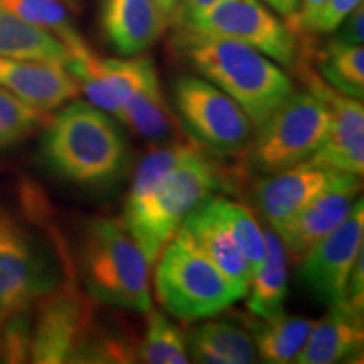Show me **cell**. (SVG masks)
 <instances>
[{"mask_svg":"<svg viewBox=\"0 0 364 364\" xmlns=\"http://www.w3.org/2000/svg\"><path fill=\"white\" fill-rule=\"evenodd\" d=\"M147 329L139 344V361L149 364L189 363L186 336L166 314L150 309Z\"/></svg>","mask_w":364,"mask_h":364,"instance_id":"obj_28","label":"cell"},{"mask_svg":"<svg viewBox=\"0 0 364 364\" xmlns=\"http://www.w3.org/2000/svg\"><path fill=\"white\" fill-rule=\"evenodd\" d=\"M343 174L348 172L326 169L306 161L285 171L263 176L255 186V203L268 225L277 231Z\"/></svg>","mask_w":364,"mask_h":364,"instance_id":"obj_15","label":"cell"},{"mask_svg":"<svg viewBox=\"0 0 364 364\" xmlns=\"http://www.w3.org/2000/svg\"><path fill=\"white\" fill-rule=\"evenodd\" d=\"M252 316V314H250ZM247 326L252 334L258 358L270 364L295 363L311 334L314 321L285 312L273 317L248 318Z\"/></svg>","mask_w":364,"mask_h":364,"instance_id":"obj_24","label":"cell"},{"mask_svg":"<svg viewBox=\"0 0 364 364\" xmlns=\"http://www.w3.org/2000/svg\"><path fill=\"white\" fill-rule=\"evenodd\" d=\"M364 241L363 198H358L346 220L309 250L299 263L302 285L318 302L332 306L346 297L349 275Z\"/></svg>","mask_w":364,"mask_h":364,"instance_id":"obj_12","label":"cell"},{"mask_svg":"<svg viewBox=\"0 0 364 364\" xmlns=\"http://www.w3.org/2000/svg\"><path fill=\"white\" fill-rule=\"evenodd\" d=\"M63 270L71 272V263H58L29 228L0 209V324L33 311L61 285Z\"/></svg>","mask_w":364,"mask_h":364,"instance_id":"obj_7","label":"cell"},{"mask_svg":"<svg viewBox=\"0 0 364 364\" xmlns=\"http://www.w3.org/2000/svg\"><path fill=\"white\" fill-rule=\"evenodd\" d=\"M0 9L21 17L31 24L49 31L70 48L71 54H78L90 48L73 24L66 4L63 0H0Z\"/></svg>","mask_w":364,"mask_h":364,"instance_id":"obj_27","label":"cell"},{"mask_svg":"<svg viewBox=\"0 0 364 364\" xmlns=\"http://www.w3.org/2000/svg\"><path fill=\"white\" fill-rule=\"evenodd\" d=\"M63 2H65L66 6H70L71 9H75V0H63Z\"/></svg>","mask_w":364,"mask_h":364,"instance_id":"obj_38","label":"cell"},{"mask_svg":"<svg viewBox=\"0 0 364 364\" xmlns=\"http://www.w3.org/2000/svg\"><path fill=\"white\" fill-rule=\"evenodd\" d=\"M31 344H33V314H31V311L14 314L2 326V334H0V361H31Z\"/></svg>","mask_w":364,"mask_h":364,"instance_id":"obj_31","label":"cell"},{"mask_svg":"<svg viewBox=\"0 0 364 364\" xmlns=\"http://www.w3.org/2000/svg\"><path fill=\"white\" fill-rule=\"evenodd\" d=\"M66 68L88 103L113 117L157 75L152 59L142 54L125 59L100 58L90 48L73 54Z\"/></svg>","mask_w":364,"mask_h":364,"instance_id":"obj_13","label":"cell"},{"mask_svg":"<svg viewBox=\"0 0 364 364\" xmlns=\"http://www.w3.org/2000/svg\"><path fill=\"white\" fill-rule=\"evenodd\" d=\"M189 361L203 364L257 363V348L245 327L233 321H208L196 326L186 336Z\"/></svg>","mask_w":364,"mask_h":364,"instance_id":"obj_20","label":"cell"},{"mask_svg":"<svg viewBox=\"0 0 364 364\" xmlns=\"http://www.w3.org/2000/svg\"><path fill=\"white\" fill-rule=\"evenodd\" d=\"M156 2L159 4V7L171 17V21L174 19L177 9L181 6V0H156Z\"/></svg>","mask_w":364,"mask_h":364,"instance_id":"obj_37","label":"cell"},{"mask_svg":"<svg viewBox=\"0 0 364 364\" xmlns=\"http://www.w3.org/2000/svg\"><path fill=\"white\" fill-rule=\"evenodd\" d=\"M331 127V112L309 91H295L257 127L247 145L248 164L260 174H273L306 162L324 142Z\"/></svg>","mask_w":364,"mask_h":364,"instance_id":"obj_6","label":"cell"},{"mask_svg":"<svg viewBox=\"0 0 364 364\" xmlns=\"http://www.w3.org/2000/svg\"><path fill=\"white\" fill-rule=\"evenodd\" d=\"M201 152L204 150L194 140H191V142H171L166 147L147 154L135 169L124 206V215L135 211L177 166Z\"/></svg>","mask_w":364,"mask_h":364,"instance_id":"obj_26","label":"cell"},{"mask_svg":"<svg viewBox=\"0 0 364 364\" xmlns=\"http://www.w3.org/2000/svg\"><path fill=\"white\" fill-rule=\"evenodd\" d=\"M174 44L201 78L243 108L255 129L294 93L292 80L273 59L238 41L177 27Z\"/></svg>","mask_w":364,"mask_h":364,"instance_id":"obj_2","label":"cell"},{"mask_svg":"<svg viewBox=\"0 0 364 364\" xmlns=\"http://www.w3.org/2000/svg\"><path fill=\"white\" fill-rule=\"evenodd\" d=\"M363 344V312L341 300L329 306V311L321 321L314 322L311 334L295 363L334 364L349 361V358L361 354Z\"/></svg>","mask_w":364,"mask_h":364,"instance_id":"obj_18","label":"cell"},{"mask_svg":"<svg viewBox=\"0 0 364 364\" xmlns=\"http://www.w3.org/2000/svg\"><path fill=\"white\" fill-rule=\"evenodd\" d=\"M179 233L184 235L199 252L206 255L226 277L248 289L252 267L241 253L225 221L221 220L213 199L194 209L182 221Z\"/></svg>","mask_w":364,"mask_h":364,"instance_id":"obj_19","label":"cell"},{"mask_svg":"<svg viewBox=\"0 0 364 364\" xmlns=\"http://www.w3.org/2000/svg\"><path fill=\"white\" fill-rule=\"evenodd\" d=\"M149 262L120 221L93 218L80 245L86 294L105 306L147 314L152 309Z\"/></svg>","mask_w":364,"mask_h":364,"instance_id":"obj_3","label":"cell"},{"mask_svg":"<svg viewBox=\"0 0 364 364\" xmlns=\"http://www.w3.org/2000/svg\"><path fill=\"white\" fill-rule=\"evenodd\" d=\"M95 321L93 299L76 287L71 275L66 277L58 289L36 304L31 361L73 363Z\"/></svg>","mask_w":364,"mask_h":364,"instance_id":"obj_10","label":"cell"},{"mask_svg":"<svg viewBox=\"0 0 364 364\" xmlns=\"http://www.w3.org/2000/svg\"><path fill=\"white\" fill-rule=\"evenodd\" d=\"M265 258L252 273L247 294V309L255 317H273L285 312L284 304L289 295V257L280 236L265 231Z\"/></svg>","mask_w":364,"mask_h":364,"instance_id":"obj_21","label":"cell"},{"mask_svg":"<svg viewBox=\"0 0 364 364\" xmlns=\"http://www.w3.org/2000/svg\"><path fill=\"white\" fill-rule=\"evenodd\" d=\"M41 150L51 171L83 188L117 184L130 159L125 132L110 113L76 98L49 117Z\"/></svg>","mask_w":364,"mask_h":364,"instance_id":"obj_1","label":"cell"},{"mask_svg":"<svg viewBox=\"0 0 364 364\" xmlns=\"http://www.w3.org/2000/svg\"><path fill=\"white\" fill-rule=\"evenodd\" d=\"M2 326H4V324H0V334H2Z\"/></svg>","mask_w":364,"mask_h":364,"instance_id":"obj_39","label":"cell"},{"mask_svg":"<svg viewBox=\"0 0 364 364\" xmlns=\"http://www.w3.org/2000/svg\"><path fill=\"white\" fill-rule=\"evenodd\" d=\"M100 24L120 56H139L161 39L171 17L156 0H102Z\"/></svg>","mask_w":364,"mask_h":364,"instance_id":"obj_17","label":"cell"},{"mask_svg":"<svg viewBox=\"0 0 364 364\" xmlns=\"http://www.w3.org/2000/svg\"><path fill=\"white\" fill-rule=\"evenodd\" d=\"M156 262L157 300L181 321L211 318L247 295L179 231Z\"/></svg>","mask_w":364,"mask_h":364,"instance_id":"obj_5","label":"cell"},{"mask_svg":"<svg viewBox=\"0 0 364 364\" xmlns=\"http://www.w3.org/2000/svg\"><path fill=\"white\" fill-rule=\"evenodd\" d=\"M48 120V112L38 110L0 88V150L22 144Z\"/></svg>","mask_w":364,"mask_h":364,"instance_id":"obj_30","label":"cell"},{"mask_svg":"<svg viewBox=\"0 0 364 364\" xmlns=\"http://www.w3.org/2000/svg\"><path fill=\"white\" fill-rule=\"evenodd\" d=\"M363 24H364V7L363 4L346 17L343 24L334 31V38L346 44H363Z\"/></svg>","mask_w":364,"mask_h":364,"instance_id":"obj_34","label":"cell"},{"mask_svg":"<svg viewBox=\"0 0 364 364\" xmlns=\"http://www.w3.org/2000/svg\"><path fill=\"white\" fill-rule=\"evenodd\" d=\"M172 107L191 139L209 152H243L253 136L255 127L243 108L201 76L176 80Z\"/></svg>","mask_w":364,"mask_h":364,"instance_id":"obj_8","label":"cell"},{"mask_svg":"<svg viewBox=\"0 0 364 364\" xmlns=\"http://www.w3.org/2000/svg\"><path fill=\"white\" fill-rule=\"evenodd\" d=\"M0 88L43 112L78 98L80 86L66 66L0 56Z\"/></svg>","mask_w":364,"mask_h":364,"instance_id":"obj_16","label":"cell"},{"mask_svg":"<svg viewBox=\"0 0 364 364\" xmlns=\"http://www.w3.org/2000/svg\"><path fill=\"white\" fill-rule=\"evenodd\" d=\"M273 12L280 14L284 19H290L299 9V0H262Z\"/></svg>","mask_w":364,"mask_h":364,"instance_id":"obj_36","label":"cell"},{"mask_svg":"<svg viewBox=\"0 0 364 364\" xmlns=\"http://www.w3.org/2000/svg\"><path fill=\"white\" fill-rule=\"evenodd\" d=\"M0 56L68 66L73 54L49 31L0 9Z\"/></svg>","mask_w":364,"mask_h":364,"instance_id":"obj_23","label":"cell"},{"mask_svg":"<svg viewBox=\"0 0 364 364\" xmlns=\"http://www.w3.org/2000/svg\"><path fill=\"white\" fill-rule=\"evenodd\" d=\"M294 66H297L299 76L306 81L309 93L321 98L331 112L329 132L307 162L361 177L364 172L363 100L348 97L327 85L302 53H297Z\"/></svg>","mask_w":364,"mask_h":364,"instance_id":"obj_11","label":"cell"},{"mask_svg":"<svg viewBox=\"0 0 364 364\" xmlns=\"http://www.w3.org/2000/svg\"><path fill=\"white\" fill-rule=\"evenodd\" d=\"M218 2H221V0H181V6L177 9L174 19L172 21H174L177 26L188 24L189 21H193L194 17H198L199 14L211 9Z\"/></svg>","mask_w":364,"mask_h":364,"instance_id":"obj_35","label":"cell"},{"mask_svg":"<svg viewBox=\"0 0 364 364\" xmlns=\"http://www.w3.org/2000/svg\"><path fill=\"white\" fill-rule=\"evenodd\" d=\"M177 27L238 41L285 68H292L297 59L299 38L262 0H221Z\"/></svg>","mask_w":364,"mask_h":364,"instance_id":"obj_9","label":"cell"},{"mask_svg":"<svg viewBox=\"0 0 364 364\" xmlns=\"http://www.w3.org/2000/svg\"><path fill=\"white\" fill-rule=\"evenodd\" d=\"M326 4V0H299V9L290 19H287V26L290 27V31L297 36L306 34V31L311 26V22L316 19V16L321 11L322 6Z\"/></svg>","mask_w":364,"mask_h":364,"instance_id":"obj_33","label":"cell"},{"mask_svg":"<svg viewBox=\"0 0 364 364\" xmlns=\"http://www.w3.org/2000/svg\"><path fill=\"white\" fill-rule=\"evenodd\" d=\"M312 59H316L317 73L332 88L348 97H364V49L363 44H346L332 38L321 51L306 46Z\"/></svg>","mask_w":364,"mask_h":364,"instance_id":"obj_25","label":"cell"},{"mask_svg":"<svg viewBox=\"0 0 364 364\" xmlns=\"http://www.w3.org/2000/svg\"><path fill=\"white\" fill-rule=\"evenodd\" d=\"M213 201H215L221 220L225 221L230 233L233 235L241 253L248 260L253 273L265 258V231L262 230L258 221L243 204L226 198H216V196L213 198Z\"/></svg>","mask_w":364,"mask_h":364,"instance_id":"obj_29","label":"cell"},{"mask_svg":"<svg viewBox=\"0 0 364 364\" xmlns=\"http://www.w3.org/2000/svg\"><path fill=\"white\" fill-rule=\"evenodd\" d=\"M228 186L220 167L201 152L177 166L122 225L135 240L149 265H154L194 209Z\"/></svg>","mask_w":364,"mask_h":364,"instance_id":"obj_4","label":"cell"},{"mask_svg":"<svg viewBox=\"0 0 364 364\" xmlns=\"http://www.w3.org/2000/svg\"><path fill=\"white\" fill-rule=\"evenodd\" d=\"M361 4L363 0H326V4L316 16V19L311 22L306 34L302 36L332 34L343 24L346 17L358 6H361Z\"/></svg>","mask_w":364,"mask_h":364,"instance_id":"obj_32","label":"cell"},{"mask_svg":"<svg viewBox=\"0 0 364 364\" xmlns=\"http://www.w3.org/2000/svg\"><path fill=\"white\" fill-rule=\"evenodd\" d=\"M115 118L149 142L171 144L179 135L176 115L157 75L136 91Z\"/></svg>","mask_w":364,"mask_h":364,"instance_id":"obj_22","label":"cell"},{"mask_svg":"<svg viewBox=\"0 0 364 364\" xmlns=\"http://www.w3.org/2000/svg\"><path fill=\"white\" fill-rule=\"evenodd\" d=\"M359 176L343 174L331 188L322 191L302 211L285 223L275 233L284 243L287 257L295 265L302 262L309 250L334 231L358 201Z\"/></svg>","mask_w":364,"mask_h":364,"instance_id":"obj_14","label":"cell"}]
</instances>
